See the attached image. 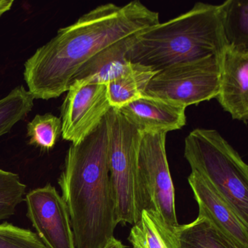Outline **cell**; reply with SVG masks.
Wrapping results in <instances>:
<instances>
[{"label":"cell","instance_id":"11","mask_svg":"<svg viewBox=\"0 0 248 248\" xmlns=\"http://www.w3.org/2000/svg\"><path fill=\"white\" fill-rule=\"evenodd\" d=\"M188 181L198 204V216L205 217L241 248H248V224L233 207L197 172L191 171Z\"/></svg>","mask_w":248,"mask_h":248},{"label":"cell","instance_id":"23","mask_svg":"<svg viewBox=\"0 0 248 248\" xmlns=\"http://www.w3.org/2000/svg\"><path fill=\"white\" fill-rule=\"evenodd\" d=\"M102 248H124L121 241L113 237Z\"/></svg>","mask_w":248,"mask_h":248},{"label":"cell","instance_id":"17","mask_svg":"<svg viewBox=\"0 0 248 248\" xmlns=\"http://www.w3.org/2000/svg\"><path fill=\"white\" fill-rule=\"evenodd\" d=\"M218 8L228 46L248 50V0H227Z\"/></svg>","mask_w":248,"mask_h":248},{"label":"cell","instance_id":"16","mask_svg":"<svg viewBox=\"0 0 248 248\" xmlns=\"http://www.w3.org/2000/svg\"><path fill=\"white\" fill-rule=\"evenodd\" d=\"M175 230L179 248H241L201 216Z\"/></svg>","mask_w":248,"mask_h":248},{"label":"cell","instance_id":"14","mask_svg":"<svg viewBox=\"0 0 248 248\" xmlns=\"http://www.w3.org/2000/svg\"><path fill=\"white\" fill-rule=\"evenodd\" d=\"M175 228L167 224L156 212L143 210L130 230L128 241L133 248H179Z\"/></svg>","mask_w":248,"mask_h":248},{"label":"cell","instance_id":"5","mask_svg":"<svg viewBox=\"0 0 248 248\" xmlns=\"http://www.w3.org/2000/svg\"><path fill=\"white\" fill-rule=\"evenodd\" d=\"M108 128V167L116 206L117 223H137L138 156L142 133L130 124L118 109L107 115Z\"/></svg>","mask_w":248,"mask_h":248},{"label":"cell","instance_id":"20","mask_svg":"<svg viewBox=\"0 0 248 248\" xmlns=\"http://www.w3.org/2000/svg\"><path fill=\"white\" fill-rule=\"evenodd\" d=\"M26 188L18 174L0 168V221L14 215L25 198Z\"/></svg>","mask_w":248,"mask_h":248},{"label":"cell","instance_id":"19","mask_svg":"<svg viewBox=\"0 0 248 248\" xmlns=\"http://www.w3.org/2000/svg\"><path fill=\"white\" fill-rule=\"evenodd\" d=\"M27 130L30 145L49 151L62 134V119L51 113L37 114L27 124Z\"/></svg>","mask_w":248,"mask_h":248},{"label":"cell","instance_id":"2","mask_svg":"<svg viewBox=\"0 0 248 248\" xmlns=\"http://www.w3.org/2000/svg\"><path fill=\"white\" fill-rule=\"evenodd\" d=\"M107 116L88 137L71 144L59 177L76 248H102L114 236L116 206L108 167Z\"/></svg>","mask_w":248,"mask_h":248},{"label":"cell","instance_id":"12","mask_svg":"<svg viewBox=\"0 0 248 248\" xmlns=\"http://www.w3.org/2000/svg\"><path fill=\"white\" fill-rule=\"evenodd\" d=\"M118 110L142 133H168L186 123V108L144 95Z\"/></svg>","mask_w":248,"mask_h":248},{"label":"cell","instance_id":"3","mask_svg":"<svg viewBox=\"0 0 248 248\" xmlns=\"http://www.w3.org/2000/svg\"><path fill=\"white\" fill-rule=\"evenodd\" d=\"M227 46L218 5L197 2L188 12L138 34L126 56L130 63L157 72L176 63L220 56Z\"/></svg>","mask_w":248,"mask_h":248},{"label":"cell","instance_id":"22","mask_svg":"<svg viewBox=\"0 0 248 248\" xmlns=\"http://www.w3.org/2000/svg\"><path fill=\"white\" fill-rule=\"evenodd\" d=\"M14 4V1L12 0H0V18L11 11Z\"/></svg>","mask_w":248,"mask_h":248},{"label":"cell","instance_id":"21","mask_svg":"<svg viewBox=\"0 0 248 248\" xmlns=\"http://www.w3.org/2000/svg\"><path fill=\"white\" fill-rule=\"evenodd\" d=\"M0 248H47L37 233L11 223H0Z\"/></svg>","mask_w":248,"mask_h":248},{"label":"cell","instance_id":"13","mask_svg":"<svg viewBox=\"0 0 248 248\" xmlns=\"http://www.w3.org/2000/svg\"><path fill=\"white\" fill-rule=\"evenodd\" d=\"M137 35L120 40L95 54L78 70L72 82L82 80L107 85L128 70L132 63L126 55Z\"/></svg>","mask_w":248,"mask_h":248},{"label":"cell","instance_id":"7","mask_svg":"<svg viewBox=\"0 0 248 248\" xmlns=\"http://www.w3.org/2000/svg\"><path fill=\"white\" fill-rule=\"evenodd\" d=\"M165 133H142L138 156L137 191L139 212L157 213L172 228L178 226L175 188L166 154Z\"/></svg>","mask_w":248,"mask_h":248},{"label":"cell","instance_id":"6","mask_svg":"<svg viewBox=\"0 0 248 248\" xmlns=\"http://www.w3.org/2000/svg\"><path fill=\"white\" fill-rule=\"evenodd\" d=\"M220 56L176 63L156 72L143 95L184 108L216 98L219 91Z\"/></svg>","mask_w":248,"mask_h":248},{"label":"cell","instance_id":"9","mask_svg":"<svg viewBox=\"0 0 248 248\" xmlns=\"http://www.w3.org/2000/svg\"><path fill=\"white\" fill-rule=\"evenodd\" d=\"M27 216L47 248H76L67 207L50 184L26 194Z\"/></svg>","mask_w":248,"mask_h":248},{"label":"cell","instance_id":"4","mask_svg":"<svg viewBox=\"0 0 248 248\" xmlns=\"http://www.w3.org/2000/svg\"><path fill=\"white\" fill-rule=\"evenodd\" d=\"M184 156L248 224V166L213 129L197 128L185 139Z\"/></svg>","mask_w":248,"mask_h":248},{"label":"cell","instance_id":"10","mask_svg":"<svg viewBox=\"0 0 248 248\" xmlns=\"http://www.w3.org/2000/svg\"><path fill=\"white\" fill-rule=\"evenodd\" d=\"M216 99L233 120H248V50L227 46L220 59Z\"/></svg>","mask_w":248,"mask_h":248},{"label":"cell","instance_id":"15","mask_svg":"<svg viewBox=\"0 0 248 248\" xmlns=\"http://www.w3.org/2000/svg\"><path fill=\"white\" fill-rule=\"evenodd\" d=\"M156 73L150 68L132 63L128 70L107 85L111 107L119 109L143 96L149 81Z\"/></svg>","mask_w":248,"mask_h":248},{"label":"cell","instance_id":"8","mask_svg":"<svg viewBox=\"0 0 248 248\" xmlns=\"http://www.w3.org/2000/svg\"><path fill=\"white\" fill-rule=\"evenodd\" d=\"M111 108L107 85L74 81L61 107L62 138L72 144L80 143L96 129Z\"/></svg>","mask_w":248,"mask_h":248},{"label":"cell","instance_id":"1","mask_svg":"<svg viewBox=\"0 0 248 248\" xmlns=\"http://www.w3.org/2000/svg\"><path fill=\"white\" fill-rule=\"evenodd\" d=\"M159 14L139 0L123 6L105 4L84 14L39 47L24 63V78L35 99L67 92L79 69L106 47L159 24Z\"/></svg>","mask_w":248,"mask_h":248},{"label":"cell","instance_id":"18","mask_svg":"<svg viewBox=\"0 0 248 248\" xmlns=\"http://www.w3.org/2000/svg\"><path fill=\"white\" fill-rule=\"evenodd\" d=\"M34 97L23 85L13 89L0 99V137L24 120L34 107Z\"/></svg>","mask_w":248,"mask_h":248}]
</instances>
